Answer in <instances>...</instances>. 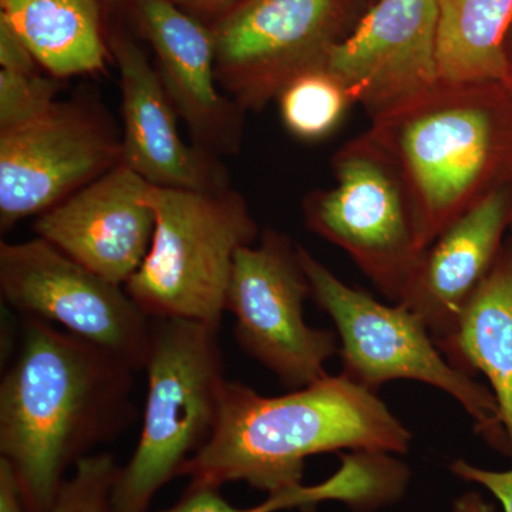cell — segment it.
Instances as JSON below:
<instances>
[{
	"instance_id": "cell-2",
	"label": "cell",
	"mask_w": 512,
	"mask_h": 512,
	"mask_svg": "<svg viewBox=\"0 0 512 512\" xmlns=\"http://www.w3.org/2000/svg\"><path fill=\"white\" fill-rule=\"evenodd\" d=\"M412 431L377 397L348 377L326 376L282 396H262L225 380L210 441L181 476L221 488L247 483L268 495L302 485L306 460L348 450L406 454Z\"/></svg>"
},
{
	"instance_id": "cell-6",
	"label": "cell",
	"mask_w": 512,
	"mask_h": 512,
	"mask_svg": "<svg viewBox=\"0 0 512 512\" xmlns=\"http://www.w3.org/2000/svg\"><path fill=\"white\" fill-rule=\"evenodd\" d=\"M298 252L312 298L338 330L343 376L372 392L392 380L430 384L457 400L490 446L507 453L500 410L490 387L444 356L420 316L400 303L384 305L369 293L350 288L308 249L298 245Z\"/></svg>"
},
{
	"instance_id": "cell-26",
	"label": "cell",
	"mask_w": 512,
	"mask_h": 512,
	"mask_svg": "<svg viewBox=\"0 0 512 512\" xmlns=\"http://www.w3.org/2000/svg\"><path fill=\"white\" fill-rule=\"evenodd\" d=\"M0 512H29L18 480L5 458L0 457Z\"/></svg>"
},
{
	"instance_id": "cell-4",
	"label": "cell",
	"mask_w": 512,
	"mask_h": 512,
	"mask_svg": "<svg viewBox=\"0 0 512 512\" xmlns=\"http://www.w3.org/2000/svg\"><path fill=\"white\" fill-rule=\"evenodd\" d=\"M151 322L143 427L113 487V504L120 512H146L158 491L181 477L214 433L227 380L220 329L180 318Z\"/></svg>"
},
{
	"instance_id": "cell-8",
	"label": "cell",
	"mask_w": 512,
	"mask_h": 512,
	"mask_svg": "<svg viewBox=\"0 0 512 512\" xmlns=\"http://www.w3.org/2000/svg\"><path fill=\"white\" fill-rule=\"evenodd\" d=\"M309 296L298 245L281 232L265 229L258 242L235 255L225 305L235 318V338L292 389L328 376L326 362L339 353L336 333L306 323Z\"/></svg>"
},
{
	"instance_id": "cell-9",
	"label": "cell",
	"mask_w": 512,
	"mask_h": 512,
	"mask_svg": "<svg viewBox=\"0 0 512 512\" xmlns=\"http://www.w3.org/2000/svg\"><path fill=\"white\" fill-rule=\"evenodd\" d=\"M0 291L26 318L60 325L77 338L146 369L151 322L126 286L113 284L42 238L0 244Z\"/></svg>"
},
{
	"instance_id": "cell-13",
	"label": "cell",
	"mask_w": 512,
	"mask_h": 512,
	"mask_svg": "<svg viewBox=\"0 0 512 512\" xmlns=\"http://www.w3.org/2000/svg\"><path fill=\"white\" fill-rule=\"evenodd\" d=\"M151 184L119 164L36 217L33 231L113 284L126 286L153 239Z\"/></svg>"
},
{
	"instance_id": "cell-24",
	"label": "cell",
	"mask_w": 512,
	"mask_h": 512,
	"mask_svg": "<svg viewBox=\"0 0 512 512\" xmlns=\"http://www.w3.org/2000/svg\"><path fill=\"white\" fill-rule=\"evenodd\" d=\"M451 473L468 483H476L490 491L503 505L504 512H512V468L507 471L484 470L466 460L454 461Z\"/></svg>"
},
{
	"instance_id": "cell-19",
	"label": "cell",
	"mask_w": 512,
	"mask_h": 512,
	"mask_svg": "<svg viewBox=\"0 0 512 512\" xmlns=\"http://www.w3.org/2000/svg\"><path fill=\"white\" fill-rule=\"evenodd\" d=\"M512 0H439L437 69L451 83H507Z\"/></svg>"
},
{
	"instance_id": "cell-7",
	"label": "cell",
	"mask_w": 512,
	"mask_h": 512,
	"mask_svg": "<svg viewBox=\"0 0 512 512\" xmlns=\"http://www.w3.org/2000/svg\"><path fill=\"white\" fill-rule=\"evenodd\" d=\"M333 167L338 184L306 198V225L399 303L426 252L402 174L367 133L346 144Z\"/></svg>"
},
{
	"instance_id": "cell-3",
	"label": "cell",
	"mask_w": 512,
	"mask_h": 512,
	"mask_svg": "<svg viewBox=\"0 0 512 512\" xmlns=\"http://www.w3.org/2000/svg\"><path fill=\"white\" fill-rule=\"evenodd\" d=\"M367 131L402 174L421 245L512 177V96L501 83L439 80Z\"/></svg>"
},
{
	"instance_id": "cell-28",
	"label": "cell",
	"mask_w": 512,
	"mask_h": 512,
	"mask_svg": "<svg viewBox=\"0 0 512 512\" xmlns=\"http://www.w3.org/2000/svg\"><path fill=\"white\" fill-rule=\"evenodd\" d=\"M453 512H494V505L487 503L481 494L467 493L454 501Z\"/></svg>"
},
{
	"instance_id": "cell-10",
	"label": "cell",
	"mask_w": 512,
	"mask_h": 512,
	"mask_svg": "<svg viewBox=\"0 0 512 512\" xmlns=\"http://www.w3.org/2000/svg\"><path fill=\"white\" fill-rule=\"evenodd\" d=\"M348 0H242L212 28L217 80L245 110H262L338 43Z\"/></svg>"
},
{
	"instance_id": "cell-21",
	"label": "cell",
	"mask_w": 512,
	"mask_h": 512,
	"mask_svg": "<svg viewBox=\"0 0 512 512\" xmlns=\"http://www.w3.org/2000/svg\"><path fill=\"white\" fill-rule=\"evenodd\" d=\"M119 468L109 453L82 458L60 487L50 512H120L113 504Z\"/></svg>"
},
{
	"instance_id": "cell-12",
	"label": "cell",
	"mask_w": 512,
	"mask_h": 512,
	"mask_svg": "<svg viewBox=\"0 0 512 512\" xmlns=\"http://www.w3.org/2000/svg\"><path fill=\"white\" fill-rule=\"evenodd\" d=\"M437 23L439 0H377L326 67L373 119L439 83Z\"/></svg>"
},
{
	"instance_id": "cell-15",
	"label": "cell",
	"mask_w": 512,
	"mask_h": 512,
	"mask_svg": "<svg viewBox=\"0 0 512 512\" xmlns=\"http://www.w3.org/2000/svg\"><path fill=\"white\" fill-rule=\"evenodd\" d=\"M110 52L120 76V164L156 187L192 191L229 188L220 157L188 146L181 137L177 111L141 47L116 33L110 40Z\"/></svg>"
},
{
	"instance_id": "cell-27",
	"label": "cell",
	"mask_w": 512,
	"mask_h": 512,
	"mask_svg": "<svg viewBox=\"0 0 512 512\" xmlns=\"http://www.w3.org/2000/svg\"><path fill=\"white\" fill-rule=\"evenodd\" d=\"M180 8L191 13H224L242 0H174Z\"/></svg>"
},
{
	"instance_id": "cell-11",
	"label": "cell",
	"mask_w": 512,
	"mask_h": 512,
	"mask_svg": "<svg viewBox=\"0 0 512 512\" xmlns=\"http://www.w3.org/2000/svg\"><path fill=\"white\" fill-rule=\"evenodd\" d=\"M121 161V136L90 100L57 101L18 130L0 133V228L67 200Z\"/></svg>"
},
{
	"instance_id": "cell-17",
	"label": "cell",
	"mask_w": 512,
	"mask_h": 512,
	"mask_svg": "<svg viewBox=\"0 0 512 512\" xmlns=\"http://www.w3.org/2000/svg\"><path fill=\"white\" fill-rule=\"evenodd\" d=\"M458 369L483 373L497 400L512 458V241L504 244L453 335L439 346Z\"/></svg>"
},
{
	"instance_id": "cell-20",
	"label": "cell",
	"mask_w": 512,
	"mask_h": 512,
	"mask_svg": "<svg viewBox=\"0 0 512 512\" xmlns=\"http://www.w3.org/2000/svg\"><path fill=\"white\" fill-rule=\"evenodd\" d=\"M276 100L284 126L305 141L330 136L353 104L345 84L326 64L298 74Z\"/></svg>"
},
{
	"instance_id": "cell-25",
	"label": "cell",
	"mask_w": 512,
	"mask_h": 512,
	"mask_svg": "<svg viewBox=\"0 0 512 512\" xmlns=\"http://www.w3.org/2000/svg\"><path fill=\"white\" fill-rule=\"evenodd\" d=\"M37 60L23 37L0 15V67L15 73H36Z\"/></svg>"
},
{
	"instance_id": "cell-18",
	"label": "cell",
	"mask_w": 512,
	"mask_h": 512,
	"mask_svg": "<svg viewBox=\"0 0 512 512\" xmlns=\"http://www.w3.org/2000/svg\"><path fill=\"white\" fill-rule=\"evenodd\" d=\"M0 15L56 79L97 73L106 66L99 0H0Z\"/></svg>"
},
{
	"instance_id": "cell-16",
	"label": "cell",
	"mask_w": 512,
	"mask_h": 512,
	"mask_svg": "<svg viewBox=\"0 0 512 512\" xmlns=\"http://www.w3.org/2000/svg\"><path fill=\"white\" fill-rule=\"evenodd\" d=\"M511 225L512 187L505 184L464 212L424 252L399 303L420 316L437 346L453 335Z\"/></svg>"
},
{
	"instance_id": "cell-1",
	"label": "cell",
	"mask_w": 512,
	"mask_h": 512,
	"mask_svg": "<svg viewBox=\"0 0 512 512\" xmlns=\"http://www.w3.org/2000/svg\"><path fill=\"white\" fill-rule=\"evenodd\" d=\"M134 372L99 346L26 318L0 384V457L29 512H50L67 470L133 423Z\"/></svg>"
},
{
	"instance_id": "cell-29",
	"label": "cell",
	"mask_w": 512,
	"mask_h": 512,
	"mask_svg": "<svg viewBox=\"0 0 512 512\" xmlns=\"http://www.w3.org/2000/svg\"><path fill=\"white\" fill-rule=\"evenodd\" d=\"M508 60V79L507 83H505V87H507L508 92L511 93L512 96V55H507Z\"/></svg>"
},
{
	"instance_id": "cell-30",
	"label": "cell",
	"mask_w": 512,
	"mask_h": 512,
	"mask_svg": "<svg viewBox=\"0 0 512 512\" xmlns=\"http://www.w3.org/2000/svg\"><path fill=\"white\" fill-rule=\"evenodd\" d=\"M511 227H512V225H511Z\"/></svg>"
},
{
	"instance_id": "cell-22",
	"label": "cell",
	"mask_w": 512,
	"mask_h": 512,
	"mask_svg": "<svg viewBox=\"0 0 512 512\" xmlns=\"http://www.w3.org/2000/svg\"><path fill=\"white\" fill-rule=\"evenodd\" d=\"M59 79L0 69V133L42 119L57 103Z\"/></svg>"
},
{
	"instance_id": "cell-5",
	"label": "cell",
	"mask_w": 512,
	"mask_h": 512,
	"mask_svg": "<svg viewBox=\"0 0 512 512\" xmlns=\"http://www.w3.org/2000/svg\"><path fill=\"white\" fill-rule=\"evenodd\" d=\"M156 217L143 264L126 291L150 318H180L221 328L239 249L255 244L258 224L231 187L178 190L151 185Z\"/></svg>"
},
{
	"instance_id": "cell-14",
	"label": "cell",
	"mask_w": 512,
	"mask_h": 512,
	"mask_svg": "<svg viewBox=\"0 0 512 512\" xmlns=\"http://www.w3.org/2000/svg\"><path fill=\"white\" fill-rule=\"evenodd\" d=\"M134 8L156 52L165 92L194 146L218 157L237 153L247 110L220 90L212 29L174 0H134Z\"/></svg>"
},
{
	"instance_id": "cell-23",
	"label": "cell",
	"mask_w": 512,
	"mask_h": 512,
	"mask_svg": "<svg viewBox=\"0 0 512 512\" xmlns=\"http://www.w3.org/2000/svg\"><path fill=\"white\" fill-rule=\"evenodd\" d=\"M298 493L299 487H296L285 493L268 495V500L256 507L238 508L222 497L220 488L191 483L177 504L160 512H278L292 508L301 510V494Z\"/></svg>"
}]
</instances>
